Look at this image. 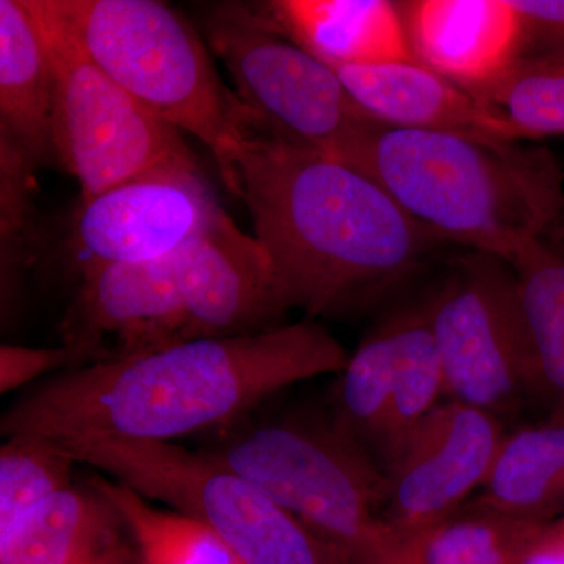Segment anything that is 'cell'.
I'll return each instance as SVG.
<instances>
[{
  "label": "cell",
  "mask_w": 564,
  "mask_h": 564,
  "mask_svg": "<svg viewBox=\"0 0 564 564\" xmlns=\"http://www.w3.org/2000/svg\"><path fill=\"white\" fill-rule=\"evenodd\" d=\"M350 355L321 323L192 340L73 367L11 404L3 436L172 443L223 430L289 386L340 373Z\"/></svg>",
  "instance_id": "1"
},
{
  "label": "cell",
  "mask_w": 564,
  "mask_h": 564,
  "mask_svg": "<svg viewBox=\"0 0 564 564\" xmlns=\"http://www.w3.org/2000/svg\"><path fill=\"white\" fill-rule=\"evenodd\" d=\"M236 170L282 299L311 321L383 299L441 242L372 177L285 139L250 107Z\"/></svg>",
  "instance_id": "2"
},
{
  "label": "cell",
  "mask_w": 564,
  "mask_h": 564,
  "mask_svg": "<svg viewBox=\"0 0 564 564\" xmlns=\"http://www.w3.org/2000/svg\"><path fill=\"white\" fill-rule=\"evenodd\" d=\"M79 274V292L63 322L73 367L265 332L289 310L265 248L226 212L170 254Z\"/></svg>",
  "instance_id": "3"
},
{
  "label": "cell",
  "mask_w": 564,
  "mask_h": 564,
  "mask_svg": "<svg viewBox=\"0 0 564 564\" xmlns=\"http://www.w3.org/2000/svg\"><path fill=\"white\" fill-rule=\"evenodd\" d=\"M334 159L372 177L441 242L510 267L564 226L563 170L545 148L377 124Z\"/></svg>",
  "instance_id": "4"
},
{
  "label": "cell",
  "mask_w": 564,
  "mask_h": 564,
  "mask_svg": "<svg viewBox=\"0 0 564 564\" xmlns=\"http://www.w3.org/2000/svg\"><path fill=\"white\" fill-rule=\"evenodd\" d=\"M93 62L155 117L209 148L239 196L245 104L221 84L202 33L155 0H46Z\"/></svg>",
  "instance_id": "5"
},
{
  "label": "cell",
  "mask_w": 564,
  "mask_h": 564,
  "mask_svg": "<svg viewBox=\"0 0 564 564\" xmlns=\"http://www.w3.org/2000/svg\"><path fill=\"white\" fill-rule=\"evenodd\" d=\"M203 454L362 564L403 543L383 521L386 475L329 417L236 422Z\"/></svg>",
  "instance_id": "6"
},
{
  "label": "cell",
  "mask_w": 564,
  "mask_h": 564,
  "mask_svg": "<svg viewBox=\"0 0 564 564\" xmlns=\"http://www.w3.org/2000/svg\"><path fill=\"white\" fill-rule=\"evenodd\" d=\"M55 443L77 464L102 470L144 499L203 522L243 564H355L261 489L202 451L120 437Z\"/></svg>",
  "instance_id": "7"
},
{
  "label": "cell",
  "mask_w": 564,
  "mask_h": 564,
  "mask_svg": "<svg viewBox=\"0 0 564 564\" xmlns=\"http://www.w3.org/2000/svg\"><path fill=\"white\" fill-rule=\"evenodd\" d=\"M29 3L54 66V154L79 181L80 203L144 174L198 166L181 132L99 68L46 0Z\"/></svg>",
  "instance_id": "8"
},
{
  "label": "cell",
  "mask_w": 564,
  "mask_h": 564,
  "mask_svg": "<svg viewBox=\"0 0 564 564\" xmlns=\"http://www.w3.org/2000/svg\"><path fill=\"white\" fill-rule=\"evenodd\" d=\"M199 29L245 106L285 139L334 158L380 124L352 101L332 66L289 39L259 7H203Z\"/></svg>",
  "instance_id": "9"
},
{
  "label": "cell",
  "mask_w": 564,
  "mask_h": 564,
  "mask_svg": "<svg viewBox=\"0 0 564 564\" xmlns=\"http://www.w3.org/2000/svg\"><path fill=\"white\" fill-rule=\"evenodd\" d=\"M445 393L494 415L544 397L514 270L492 256L459 259L426 299Z\"/></svg>",
  "instance_id": "10"
},
{
  "label": "cell",
  "mask_w": 564,
  "mask_h": 564,
  "mask_svg": "<svg viewBox=\"0 0 564 564\" xmlns=\"http://www.w3.org/2000/svg\"><path fill=\"white\" fill-rule=\"evenodd\" d=\"M505 436L488 411L437 404L386 469V524L406 541L454 514L488 481Z\"/></svg>",
  "instance_id": "11"
},
{
  "label": "cell",
  "mask_w": 564,
  "mask_h": 564,
  "mask_svg": "<svg viewBox=\"0 0 564 564\" xmlns=\"http://www.w3.org/2000/svg\"><path fill=\"white\" fill-rule=\"evenodd\" d=\"M223 214L199 166L159 170L80 203L69 248L79 272L151 261L198 239Z\"/></svg>",
  "instance_id": "12"
},
{
  "label": "cell",
  "mask_w": 564,
  "mask_h": 564,
  "mask_svg": "<svg viewBox=\"0 0 564 564\" xmlns=\"http://www.w3.org/2000/svg\"><path fill=\"white\" fill-rule=\"evenodd\" d=\"M415 62L481 98L518 62L510 0L400 2Z\"/></svg>",
  "instance_id": "13"
},
{
  "label": "cell",
  "mask_w": 564,
  "mask_h": 564,
  "mask_svg": "<svg viewBox=\"0 0 564 564\" xmlns=\"http://www.w3.org/2000/svg\"><path fill=\"white\" fill-rule=\"evenodd\" d=\"M352 101L389 128L519 141L513 126L474 93L419 62L332 65Z\"/></svg>",
  "instance_id": "14"
},
{
  "label": "cell",
  "mask_w": 564,
  "mask_h": 564,
  "mask_svg": "<svg viewBox=\"0 0 564 564\" xmlns=\"http://www.w3.org/2000/svg\"><path fill=\"white\" fill-rule=\"evenodd\" d=\"M304 50L332 65L415 62L400 2L280 0L259 7Z\"/></svg>",
  "instance_id": "15"
},
{
  "label": "cell",
  "mask_w": 564,
  "mask_h": 564,
  "mask_svg": "<svg viewBox=\"0 0 564 564\" xmlns=\"http://www.w3.org/2000/svg\"><path fill=\"white\" fill-rule=\"evenodd\" d=\"M54 66L29 0H0V126L32 165L50 161Z\"/></svg>",
  "instance_id": "16"
},
{
  "label": "cell",
  "mask_w": 564,
  "mask_h": 564,
  "mask_svg": "<svg viewBox=\"0 0 564 564\" xmlns=\"http://www.w3.org/2000/svg\"><path fill=\"white\" fill-rule=\"evenodd\" d=\"M121 514L96 486L47 497L0 529V564H79L126 543Z\"/></svg>",
  "instance_id": "17"
},
{
  "label": "cell",
  "mask_w": 564,
  "mask_h": 564,
  "mask_svg": "<svg viewBox=\"0 0 564 564\" xmlns=\"http://www.w3.org/2000/svg\"><path fill=\"white\" fill-rule=\"evenodd\" d=\"M475 502L534 524L564 516V415L507 434Z\"/></svg>",
  "instance_id": "18"
},
{
  "label": "cell",
  "mask_w": 564,
  "mask_h": 564,
  "mask_svg": "<svg viewBox=\"0 0 564 564\" xmlns=\"http://www.w3.org/2000/svg\"><path fill=\"white\" fill-rule=\"evenodd\" d=\"M395 372L378 466L386 473L404 443L445 393L443 362L430 321L429 304H411L392 314Z\"/></svg>",
  "instance_id": "19"
},
{
  "label": "cell",
  "mask_w": 564,
  "mask_h": 564,
  "mask_svg": "<svg viewBox=\"0 0 564 564\" xmlns=\"http://www.w3.org/2000/svg\"><path fill=\"white\" fill-rule=\"evenodd\" d=\"M518 276L544 399L564 415V228L527 252Z\"/></svg>",
  "instance_id": "20"
},
{
  "label": "cell",
  "mask_w": 564,
  "mask_h": 564,
  "mask_svg": "<svg viewBox=\"0 0 564 564\" xmlns=\"http://www.w3.org/2000/svg\"><path fill=\"white\" fill-rule=\"evenodd\" d=\"M393 372L395 329L389 315L350 356L333 399L334 423L377 464L391 406Z\"/></svg>",
  "instance_id": "21"
},
{
  "label": "cell",
  "mask_w": 564,
  "mask_h": 564,
  "mask_svg": "<svg viewBox=\"0 0 564 564\" xmlns=\"http://www.w3.org/2000/svg\"><path fill=\"white\" fill-rule=\"evenodd\" d=\"M113 503L135 545L140 564H243L214 530L188 516L152 507L128 486L93 477Z\"/></svg>",
  "instance_id": "22"
},
{
  "label": "cell",
  "mask_w": 564,
  "mask_h": 564,
  "mask_svg": "<svg viewBox=\"0 0 564 564\" xmlns=\"http://www.w3.org/2000/svg\"><path fill=\"white\" fill-rule=\"evenodd\" d=\"M538 525L474 500L404 545L413 564H518Z\"/></svg>",
  "instance_id": "23"
},
{
  "label": "cell",
  "mask_w": 564,
  "mask_h": 564,
  "mask_svg": "<svg viewBox=\"0 0 564 564\" xmlns=\"http://www.w3.org/2000/svg\"><path fill=\"white\" fill-rule=\"evenodd\" d=\"M76 459L50 437L17 434L0 448V529L73 486Z\"/></svg>",
  "instance_id": "24"
},
{
  "label": "cell",
  "mask_w": 564,
  "mask_h": 564,
  "mask_svg": "<svg viewBox=\"0 0 564 564\" xmlns=\"http://www.w3.org/2000/svg\"><path fill=\"white\" fill-rule=\"evenodd\" d=\"M513 126L519 139L564 133V62H516L481 96Z\"/></svg>",
  "instance_id": "25"
},
{
  "label": "cell",
  "mask_w": 564,
  "mask_h": 564,
  "mask_svg": "<svg viewBox=\"0 0 564 564\" xmlns=\"http://www.w3.org/2000/svg\"><path fill=\"white\" fill-rule=\"evenodd\" d=\"M519 17L518 62H564V0H510Z\"/></svg>",
  "instance_id": "26"
},
{
  "label": "cell",
  "mask_w": 564,
  "mask_h": 564,
  "mask_svg": "<svg viewBox=\"0 0 564 564\" xmlns=\"http://www.w3.org/2000/svg\"><path fill=\"white\" fill-rule=\"evenodd\" d=\"M73 352L66 347L29 348L20 345L0 347V392L14 391L50 373L52 370L73 367Z\"/></svg>",
  "instance_id": "27"
},
{
  "label": "cell",
  "mask_w": 564,
  "mask_h": 564,
  "mask_svg": "<svg viewBox=\"0 0 564 564\" xmlns=\"http://www.w3.org/2000/svg\"><path fill=\"white\" fill-rule=\"evenodd\" d=\"M518 564H564V516L538 525Z\"/></svg>",
  "instance_id": "28"
},
{
  "label": "cell",
  "mask_w": 564,
  "mask_h": 564,
  "mask_svg": "<svg viewBox=\"0 0 564 564\" xmlns=\"http://www.w3.org/2000/svg\"><path fill=\"white\" fill-rule=\"evenodd\" d=\"M79 564H140L139 554H137L135 545L122 543L101 554L91 556Z\"/></svg>",
  "instance_id": "29"
},
{
  "label": "cell",
  "mask_w": 564,
  "mask_h": 564,
  "mask_svg": "<svg viewBox=\"0 0 564 564\" xmlns=\"http://www.w3.org/2000/svg\"><path fill=\"white\" fill-rule=\"evenodd\" d=\"M362 564H413V560L408 554V549L403 541V543L393 545V547L381 552V554L367 560Z\"/></svg>",
  "instance_id": "30"
}]
</instances>
